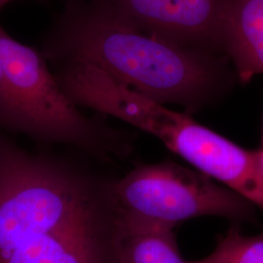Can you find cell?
I'll use <instances>...</instances> for the list:
<instances>
[{"label": "cell", "mask_w": 263, "mask_h": 263, "mask_svg": "<svg viewBox=\"0 0 263 263\" xmlns=\"http://www.w3.org/2000/svg\"><path fill=\"white\" fill-rule=\"evenodd\" d=\"M186 263H263V231L247 236L238 226H231L224 235L218 237L211 254Z\"/></svg>", "instance_id": "9c48e42d"}, {"label": "cell", "mask_w": 263, "mask_h": 263, "mask_svg": "<svg viewBox=\"0 0 263 263\" xmlns=\"http://www.w3.org/2000/svg\"><path fill=\"white\" fill-rule=\"evenodd\" d=\"M125 19L156 37L220 56L226 0H108Z\"/></svg>", "instance_id": "8992f818"}, {"label": "cell", "mask_w": 263, "mask_h": 263, "mask_svg": "<svg viewBox=\"0 0 263 263\" xmlns=\"http://www.w3.org/2000/svg\"><path fill=\"white\" fill-rule=\"evenodd\" d=\"M119 224L174 230L201 216L254 220V205L197 170L172 161L143 164L113 180Z\"/></svg>", "instance_id": "5b68a950"}, {"label": "cell", "mask_w": 263, "mask_h": 263, "mask_svg": "<svg viewBox=\"0 0 263 263\" xmlns=\"http://www.w3.org/2000/svg\"><path fill=\"white\" fill-rule=\"evenodd\" d=\"M112 183L0 130V263H114Z\"/></svg>", "instance_id": "6da1fadb"}, {"label": "cell", "mask_w": 263, "mask_h": 263, "mask_svg": "<svg viewBox=\"0 0 263 263\" xmlns=\"http://www.w3.org/2000/svg\"><path fill=\"white\" fill-rule=\"evenodd\" d=\"M81 106L111 116L151 134L198 172L222 183L263 210V166L259 151H249L168 108L99 69L85 76L78 90Z\"/></svg>", "instance_id": "277c9868"}, {"label": "cell", "mask_w": 263, "mask_h": 263, "mask_svg": "<svg viewBox=\"0 0 263 263\" xmlns=\"http://www.w3.org/2000/svg\"><path fill=\"white\" fill-rule=\"evenodd\" d=\"M262 148H263V127H262Z\"/></svg>", "instance_id": "7c38bea8"}, {"label": "cell", "mask_w": 263, "mask_h": 263, "mask_svg": "<svg viewBox=\"0 0 263 263\" xmlns=\"http://www.w3.org/2000/svg\"><path fill=\"white\" fill-rule=\"evenodd\" d=\"M259 156H260V160H261V164H262L263 166V148L261 149H259Z\"/></svg>", "instance_id": "8fae6325"}, {"label": "cell", "mask_w": 263, "mask_h": 263, "mask_svg": "<svg viewBox=\"0 0 263 263\" xmlns=\"http://www.w3.org/2000/svg\"><path fill=\"white\" fill-rule=\"evenodd\" d=\"M41 53L54 65L95 66L132 90L187 113L216 101L230 82L221 57L144 32L108 0H67Z\"/></svg>", "instance_id": "7a4b0ae2"}, {"label": "cell", "mask_w": 263, "mask_h": 263, "mask_svg": "<svg viewBox=\"0 0 263 263\" xmlns=\"http://www.w3.org/2000/svg\"><path fill=\"white\" fill-rule=\"evenodd\" d=\"M10 1H13V0H0V8H1L3 5L7 4Z\"/></svg>", "instance_id": "30bf717a"}, {"label": "cell", "mask_w": 263, "mask_h": 263, "mask_svg": "<svg viewBox=\"0 0 263 263\" xmlns=\"http://www.w3.org/2000/svg\"><path fill=\"white\" fill-rule=\"evenodd\" d=\"M174 230L130 229L119 226L114 263H186Z\"/></svg>", "instance_id": "ba28073f"}, {"label": "cell", "mask_w": 263, "mask_h": 263, "mask_svg": "<svg viewBox=\"0 0 263 263\" xmlns=\"http://www.w3.org/2000/svg\"><path fill=\"white\" fill-rule=\"evenodd\" d=\"M223 50L242 82L263 74V0H226Z\"/></svg>", "instance_id": "52a82bcc"}, {"label": "cell", "mask_w": 263, "mask_h": 263, "mask_svg": "<svg viewBox=\"0 0 263 263\" xmlns=\"http://www.w3.org/2000/svg\"><path fill=\"white\" fill-rule=\"evenodd\" d=\"M0 130L71 146L104 161L122 159L132 151L126 132L82 112L41 51L17 41L1 26Z\"/></svg>", "instance_id": "3957f363"}]
</instances>
